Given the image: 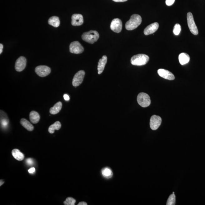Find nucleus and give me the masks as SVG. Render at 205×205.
<instances>
[{"mask_svg":"<svg viewBox=\"0 0 205 205\" xmlns=\"http://www.w3.org/2000/svg\"><path fill=\"white\" fill-rule=\"evenodd\" d=\"M142 22V18L140 15L134 14L125 24V28L128 31H132L136 29L140 25Z\"/></svg>","mask_w":205,"mask_h":205,"instance_id":"nucleus-1","label":"nucleus"},{"mask_svg":"<svg viewBox=\"0 0 205 205\" xmlns=\"http://www.w3.org/2000/svg\"><path fill=\"white\" fill-rule=\"evenodd\" d=\"M149 60V58L145 54H138L132 56L131 59V63L136 66H142L147 64Z\"/></svg>","mask_w":205,"mask_h":205,"instance_id":"nucleus-2","label":"nucleus"},{"mask_svg":"<svg viewBox=\"0 0 205 205\" xmlns=\"http://www.w3.org/2000/svg\"><path fill=\"white\" fill-rule=\"evenodd\" d=\"M99 38V34L97 31H91L83 33L82 38L88 43L93 44Z\"/></svg>","mask_w":205,"mask_h":205,"instance_id":"nucleus-3","label":"nucleus"},{"mask_svg":"<svg viewBox=\"0 0 205 205\" xmlns=\"http://www.w3.org/2000/svg\"><path fill=\"white\" fill-rule=\"evenodd\" d=\"M137 102L139 105L144 108L148 107L151 103V98L149 95L143 92L139 93L138 95Z\"/></svg>","mask_w":205,"mask_h":205,"instance_id":"nucleus-4","label":"nucleus"},{"mask_svg":"<svg viewBox=\"0 0 205 205\" xmlns=\"http://www.w3.org/2000/svg\"><path fill=\"white\" fill-rule=\"evenodd\" d=\"M187 23L191 32L194 35L198 34V31L194 22L193 15L191 12H188L187 15Z\"/></svg>","mask_w":205,"mask_h":205,"instance_id":"nucleus-5","label":"nucleus"},{"mask_svg":"<svg viewBox=\"0 0 205 205\" xmlns=\"http://www.w3.org/2000/svg\"><path fill=\"white\" fill-rule=\"evenodd\" d=\"M84 51L83 47L78 41L72 42L70 45V51L72 53L79 54L82 53Z\"/></svg>","mask_w":205,"mask_h":205,"instance_id":"nucleus-6","label":"nucleus"},{"mask_svg":"<svg viewBox=\"0 0 205 205\" xmlns=\"http://www.w3.org/2000/svg\"><path fill=\"white\" fill-rule=\"evenodd\" d=\"M35 72L39 77H44L50 73L51 70L48 67L45 65H40L35 68Z\"/></svg>","mask_w":205,"mask_h":205,"instance_id":"nucleus-7","label":"nucleus"},{"mask_svg":"<svg viewBox=\"0 0 205 205\" xmlns=\"http://www.w3.org/2000/svg\"><path fill=\"white\" fill-rule=\"evenodd\" d=\"M85 72L83 70L79 71L76 73L72 81V84L74 87H77L82 83L84 77Z\"/></svg>","mask_w":205,"mask_h":205,"instance_id":"nucleus-8","label":"nucleus"},{"mask_svg":"<svg viewBox=\"0 0 205 205\" xmlns=\"http://www.w3.org/2000/svg\"><path fill=\"white\" fill-rule=\"evenodd\" d=\"M162 118L159 116L154 115L152 116L150 119V125L152 130H155L157 129L161 124Z\"/></svg>","mask_w":205,"mask_h":205,"instance_id":"nucleus-9","label":"nucleus"},{"mask_svg":"<svg viewBox=\"0 0 205 205\" xmlns=\"http://www.w3.org/2000/svg\"><path fill=\"white\" fill-rule=\"evenodd\" d=\"M122 28V23L121 19H114L111 22L110 28L114 32L119 33L121 32Z\"/></svg>","mask_w":205,"mask_h":205,"instance_id":"nucleus-10","label":"nucleus"},{"mask_svg":"<svg viewBox=\"0 0 205 205\" xmlns=\"http://www.w3.org/2000/svg\"><path fill=\"white\" fill-rule=\"evenodd\" d=\"M26 65V59L23 56H21L16 62L15 68L17 72H21L25 68Z\"/></svg>","mask_w":205,"mask_h":205,"instance_id":"nucleus-11","label":"nucleus"},{"mask_svg":"<svg viewBox=\"0 0 205 205\" xmlns=\"http://www.w3.org/2000/svg\"><path fill=\"white\" fill-rule=\"evenodd\" d=\"M157 72L159 75L164 79L169 80H173L175 79L174 75L168 70L160 69Z\"/></svg>","mask_w":205,"mask_h":205,"instance_id":"nucleus-12","label":"nucleus"},{"mask_svg":"<svg viewBox=\"0 0 205 205\" xmlns=\"http://www.w3.org/2000/svg\"><path fill=\"white\" fill-rule=\"evenodd\" d=\"M84 22L82 15L79 14H73L72 17V24L73 26H79Z\"/></svg>","mask_w":205,"mask_h":205,"instance_id":"nucleus-13","label":"nucleus"},{"mask_svg":"<svg viewBox=\"0 0 205 205\" xmlns=\"http://www.w3.org/2000/svg\"><path fill=\"white\" fill-rule=\"evenodd\" d=\"M159 24L157 22H154L149 25L145 29L144 31V34L148 35L155 33L159 28Z\"/></svg>","mask_w":205,"mask_h":205,"instance_id":"nucleus-14","label":"nucleus"},{"mask_svg":"<svg viewBox=\"0 0 205 205\" xmlns=\"http://www.w3.org/2000/svg\"><path fill=\"white\" fill-rule=\"evenodd\" d=\"M107 62V57L106 56H102L101 59L99 60L98 62V68L97 69L98 71L99 75L102 74L105 68V65Z\"/></svg>","mask_w":205,"mask_h":205,"instance_id":"nucleus-15","label":"nucleus"},{"mask_svg":"<svg viewBox=\"0 0 205 205\" xmlns=\"http://www.w3.org/2000/svg\"><path fill=\"white\" fill-rule=\"evenodd\" d=\"M29 119L32 123L36 124L40 121V115L36 111H32L29 114Z\"/></svg>","mask_w":205,"mask_h":205,"instance_id":"nucleus-16","label":"nucleus"},{"mask_svg":"<svg viewBox=\"0 0 205 205\" xmlns=\"http://www.w3.org/2000/svg\"><path fill=\"white\" fill-rule=\"evenodd\" d=\"M178 59L180 63L182 65H184L188 63L190 60V57L189 55L186 53H182L178 56Z\"/></svg>","mask_w":205,"mask_h":205,"instance_id":"nucleus-17","label":"nucleus"},{"mask_svg":"<svg viewBox=\"0 0 205 205\" xmlns=\"http://www.w3.org/2000/svg\"><path fill=\"white\" fill-rule=\"evenodd\" d=\"M12 153L14 158L17 160L21 161L24 159V155L18 149H14L12 151Z\"/></svg>","mask_w":205,"mask_h":205,"instance_id":"nucleus-18","label":"nucleus"},{"mask_svg":"<svg viewBox=\"0 0 205 205\" xmlns=\"http://www.w3.org/2000/svg\"><path fill=\"white\" fill-rule=\"evenodd\" d=\"M62 104L61 102H58L56 103L54 107L50 109L49 112L51 114H56L59 113L62 108Z\"/></svg>","mask_w":205,"mask_h":205,"instance_id":"nucleus-19","label":"nucleus"},{"mask_svg":"<svg viewBox=\"0 0 205 205\" xmlns=\"http://www.w3.org/2000/svg\"><path fill=\"white\" fill-rule=\"evenodd\" d=\"M20 123L24 128L29 131H32L34 129V127H33V125L29 121L26 119H23V118L21 119Z\"/></svg>","mask_w":205,"mask_h":205,"instance_id":"nucleus-20","label":"nucleus"},{"mask_svg":"<svg viewBox=\"0 0 205 205\" xmlns=\"http://www.w3.org/2000/svg\"><path fill=\"white\" fill-rule=\"evenodd\" d=\"M48 22L49 25L55 28L59 27L60 24L59 17L56 16L51 17L49 19Z\"/></svg>","mask_w":205,"mask_h":205,"instance_id":"nucleus-21","label":"nucleus"},{"mask_svg":"<svg viewBox=\"0 0 205 205\" xmlns=\"http://www.w3.org/2000/svg\"><path fill=\"white\" fill-rule=\"evenodd\" d=\"M61 127V123L59 121H56L53 124L49 126L48 128V132L49 133L52 134L54 133L55 130H58Z\"/></svg>","mask_w":205,"mask_h":205,"instance_id":"nucleus-22","label":"nucleus"},{"mask_svg":"<svg viewBox=\"0 0 205 205\" xmlns=\"http://www.w3.org/2000/svg\"><path fill=\"white\" fill-rule=\"evenodd\" d=\"M102 174L103 176L107 178H111L112 175V171L108 168H105L102 169Z\"/></svg>","mask_w":205,"mask_h":205,"instance_id":"nucleus-23","label":"nucleus"},{"mask_svg":"<svg viewBox=\"0 0 205 205\" xmlns=\"http://www.w3.org/2000/svg\"><path fill=\"white\" fill-rule=\"evenodd\" d=\"M176 204V196L174 194L172 193L169 196L168 199L167 203V205H174Z\"/></svg>","mask_w":205,"mask_h":205,"instance_id":"nucleus-24","label":"nucleus"},{"mask_svg":"<svg viewBox=\"0 0 205 205\" xmlns=\"http://www.w3.org/2000/svg\"><path fill=\"white\" fill-rule=\"evenodd\" d=\"M76 202V200L71 197L67 198L63 203L65 205H75Z\"/></svg>","mask_w":205,"mask_h":205,"instance_id":"nucleus-25","label":"nucleus"},{"mask_svg":"<svg viewBox=\"0 0 205 205\" xmlns=\"http://www.w3.org/2000/svg\"><path fill=\"white\" fill-rule=\"evenodd\" d=\"M181 30V26L179 24H176L175 25L174 29H173V33L174 34L178 35L179 34Z\"/></svg>","mask_w":205,"mask_h":205,"instance_id":"nucleus-26","label":"nucleus"},{"mask_svg":"<svg viewBox=\"0 0 205 205\" xmlns=\"http://www.w3.org/2000/svg\"><path fill=\"white\" fill-rule=\"evenodd\" d=\"M175 0H166V3L168 6H171L174 3Z\"/></svg>","mask_w":205,"mask_h":205,"instance_id":"nucleus-27","label":"nucleus"},{"mask_svg":"<svg viewBox=\"0 0 205 205\" xmlns=\"http://www.w3.org/2000/svg\"><path fill=\"white\" fill-rule=\"evenodd\" d=\"M26 163L29 165H31L33 164V161L31 158H28L26 160Z\"/></svg>","mask_w":205,"mask_h":205,"instance_id":"nucleus-28","label":"nucleus"},{"mask_svg":"<svg viewBox=\"0 0 205 205\" xmlns=\"http://www.w3.org/2000/svg\"><path fill=\"white\" fill-rule=\"evenodd\" d=\"M35 169L34 168H32L28 170V172L30 174H33L35 172Z\"/></svg>","mask_w":205,"mask_h":205,"instance_id":"nucleus-29","label":"nucleus"},{"mask_svg":"<svg viewBox=\"0 0 205 205\" xmlns=\"http://www.w3.org/2000/svg\"><path fill=\"white\" fill-rule=\"evenodd\" d=\"M63 98H64L65 100L66 101H68L70 100V97L67 94H64L63 95Z\"/></svg>","mask_w":205,"mask_h":205,"instance_id":"nucleus-30","label":"nucleus"},{"mask_svg":"<svg viewBox=\"0 0 205 205\" xmlns=\"http://www.w3.org/2000/svg\"><path fill=\"white\" fill-rule=\"evenodd\" d=\"M112 1L115 2H125L128 1V0H112Z\"/></svg>","mask_w":205,"mask_h":205,"instance_id":"nucleus-31","label":"nucleus"},{"mask_svg":"<svg viewBox=\"0 0 205 205\" xmlns=\"http://www.w3.org/2000/svg\"><path fill=\"white\" fill-rule=\"evenodd\" d=\"M3 46L2 44H0V54H1L2 52Z\"/></svg>","mask_w":205,"mask_h":205,"instance_id":"nucleus-32","label":"nucleus"},{"mask_svg":"<svg viewBox=\"0 0 205 205\" xmlns=\"http://www.w3.org/2000/svg\"><path fill=\"white\" fill-rule=\"evenodd\" d=\"M78 205H87L88 204L85 202H81L79 203Z\"/></svg>","mask_w":205,"mask_h":205,"instance_id":"nucleus-33","label":"nucleus"},{"mask_svg":"<svg viewBox=\"0 0 205 205\" xmlns=\"http://www.w3.org/2000/svg\"><path fill=\"white\" fill-rule=\"evenodd\" d=\"M4 182L2 180H1V184H0V186H1L2 185L3 183H4Z\"/></svg>","mask_w":205,"mask_h":205,"instance_id":"nucleus-34","label":"nucleus"}]
</instances>
